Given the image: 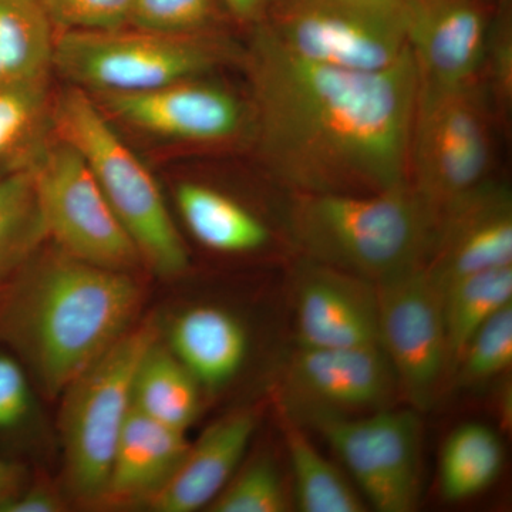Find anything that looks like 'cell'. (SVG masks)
<instances>
[{
	"instance_id": "6da1fadb",
	"label": "cell",
	"mask_w": 512,
	"mask_h": 512,
	"mask_svg": "<svg viewBox=\"0 0 512 512\" xmlns=\"http://www.w3.org/2000/svg\"><path fill=\"white\" fill-rule=\"evenodd\" d=\"M256 150L299 194H365L407 183L419 90L412 52L377 72L311 62L256 25L247 53Z\"/></svg>"
},
{
	"instance_id": "7a4b0ae2",
	"label": "cell",
	"mask_w": 512,
	"mask_h": 512,
	"mask_svg": "<svg viewBox=\"0 0 512 512\" xmlns=\"http://www.w3.org/2000/svg\"><path fill=\"white\" fill-rule=\"evenodd\" d=\"M143 293L133 274L39 248L0 284V345L55 397L136 325Z\"/></svg>"
},
{
	"instance_id": "3957f363",
	"label": "cell",
	"mask_w": 512,
	"mask_h": 512,
	"mask_svg": "<svg viewBox=\"0 0 512 512\" xmlns=\"http://www.w3.org/2000/svg\"><path fill=\"white\" fill-rule=\"evenodd\" d=\"M288 222L308 261L380 285L426 268L439 212L407 181L365 194L293 192Z\"/></svg>"
},
{
	"instance_id": "277c9868",
	"label": "cell",
	"mask_w": 512,
	"mask_h": 512,
	"mask_svg": "<svg viewBox=\"0 0 512 512\" xmlns=\"http://www.w3.org/2000/svg\"><path fill=\"white\" fill-rule=\"evenodd\" d=\"M53 123L60 140L89 165L143 264L167 278L184 274L190 256L157 181L93 97L76 86L66 90L53 110Z\"/></svg>"
},
{
	"instance_id": "5b68a950",
	"label": "cell",
	"mask_w": 512,
	"mask_h": 512,
	"mask_svg": "<svg viewBox=\"0 0 512 512\" xmlns=\"http://www.w3.org/2000/svg\"><path fill=\"white\" fill-rule=\"evenodd\" d=\"M491 140L490 93L483 77L456 84L419 82L407 180L440 214L487 181Z\"/></svg>"
},
{
	"instance_id": "8992f818",
	"label": "cell",
	"mask_w": 512,
	"mask_h": 512,
	"mask_svg": "<svg viewBox=\"0 0 512 512\" xmlns=\"http://www.w3.org/2000/svg\"><path fill=\"white\" fill-rule=\"evenodd\" d=\"M157 339L153 322L133 326L63 392L64 468L79 500L103 498L114 451L133 409L138 366Z\"/></svg>"
},
{
	"instance_id": "52a82bcc",
	"label": "cell",
	"mask_w": 512,
	"mask_h": 512,
	"mask_svg": "<svg viewBox=\"0 0 512 512\" xmlns=\"http://www.w3.org/2000/svg\"><path fill=\"white\" fill-rule=\"evenodd\" d=\"M225 59V47L207 33L164 35L136 28L63 30L53 66L79 89L130 93L195 79Z\"/></svg>"
},
{
	"instance_id": "ba28073f",
	"label": "cell",
	"mask_w": 512,
	"mask_h": 512,
	"mask_svg": "<svg viewBox=\"0 0 512 512\" xmlns=\"http://www.w3.org/2000/svg\"><path fill=\"white\" fill-rule=\"evenodd\" d=\"M311 62L377 72L407 52L404 0H275L256 23Z\"/></svg>"
},
{
	"instance_id": "9c48e42d",
	"label": "cell",
	"mask_w": 512,
	"mask_h": 512,
	"mask_svg": "<svg viewBox=\"0 0 512 512\" xmlns=\"http://www.w3.org/2000/svg\"><path fill=\"white\" fill-rule=\"evenodd\" d=\"M47 232L64 254L113 271L143 264L89 165L64 141L40 144L30 158Z\"/></svg>"
},
{
	"instance_id": "30bf717a",
	"label": "cell",
	"mask_w": 512,
	"mask_h": 512,
	"mask_svg": "<svg viewBox=\"0 0 512 512\" xmlns=\"http://www.w3.org/2000/svg\"><path fill=\"white\" fill-rule=\"evenodd\" d=\"M322 434L365 501L380 512H410L419 507L423 473V424L417 410H377L366 417L313 416Z\"/></svg>"
},
{
	"instance_id": "8fae6325",
	"label": "cell",
	"mask_w": 512,
	"mask_h": 512,
	"mask_svg": "<svg viewBox=\"0 0 512 512\" xmlns=\"http://www.w3.org/2000/svg\"><path fill=\"white\" fill-rule=\"evenodd\" d=\"M379 342L399 390L417 412L436 402L448 382L443 289L426 268L376 285Z\"/></svg>"
},
{
	"instance_id": "7c38bea8",
	"label": "cell",
	"mask_w": 512,
	"mask_h": 512,
	"mask_svg": "<svg viewBox=\"0 0 512 512\" xmlns=\"http://www.w3.org/2000/svg\"><path fill=\"white\" fill-rule=\"evenodd\" d=\"M285 412L306 419L387 409L399 392L380 345L322 349L298 346L284 375Z\"/></svg>"
},
{
	"instance_id": "4fadbf2b",
	"label": "cell",
	"mask_w": 512,
	"mask_h": 512,
	"mask_svg": "<svg viewBox=\"0 0 512 512\" xmlns=\"http://www.w3.org/2000/svg\"><path fill=\"white\" fill-rule=\"evenodd\" d=\"M101 111L151 136L212 144L237 137L248 121V110L222 87L178 80L141 92L97 93Z\"/></svg>"
},
{
	"instance_id": "5bb4252c",
	"label": "cell",
	"mask_w": 512,
	"mask_h": 512,
	"mask_svg": "<svg viewBox=\"0 0 512 512\" xmlns=\"http://www.w3.org/2000/svg\"><path fill=\"white\" fill-rule=\"evenodd\" d=\"M512 265V198L484 181L444 207L426 269L444 288L463 276Z\"/></svg>"
},
{
	"instance_id": "9a60e30c",
	"label": "cell",
	"mask_w": 512,
	"mask_h": 512,
	"mask_svg": "<svg viewBox=\"0 0 512 512\" xmlns=\"http://www.w3.org/2000/svg\"><path fill=\"white\" fill-rule=\"evenodd\" d=\"M407 43L419 82L456 84L483 73L488 0H404Z\"/></svg>"
},
{
	"instance_id": "2e32d148",
	"label": "cell",
	"mask_w": 512,
	"mask_h": 512,
	"mask_svg": "<svg viewBox=\"0 0 512 512\" xmlns=\"http://www.w3.org/2000/svg\"><path fill=\"white\" fill-rule=\"evenodd\" d=\"M296 336L306 348L380 345L376 285L308 261L296 281Z\"/></svg>"
},
{
	"instance_id": "e0dca14e",
	"label": "cell",
	"mask_w": 512,
	"mask_h": 512,
	"mask_svg": "<svg viewBox=\"0 0 512 512\" xmlns=\"http://www.w3.org/2000/svg\"><path fill=\"white\" fill-rule=\"evenodd\" d=\"M249 410L229 414L188 446L171 476L143 501L157 512H194L210 505L234 477L256 430Z\"/></svg>"
},
{
	"instance_id": "ac0fdd59",
	"label": "cell",
	"mask_w": 512,
	"mask_h": 512,
	"mask_svg": "<svg viewBox=\"0 0 512 512\" xmlns=\"http://www.w3.org/2000/svg\"><path fill=\"white\" fill-rule=\"evenodd\" d=\"M190 446L185 431L151 419L133 406L114 451L101 501H144L171 476Z\"/></svg>"
},
{
	"instance_id": "d6986e66",
	"label": "cell",
	"mask_w": 512,
	"mask_h": 512,
	"mask_svg": "<svg viewBox=\"0 0 512 512\" xmlns=\"http://www.w3.org/2000/svg\"><path fill=\"white\" fill-rule=\"evenodd\" d=\"M168 349L201 387L220 389L244 366L247 330L224 309L195 306L174 319L168 333Z\"/></svg>"
},
{
	"instance_id": "ffe728a7",
	"label": "cell",
	"mask_w": 512,
	"mask_h": 512,
	"mask_svg": "<svg viewBox=\"0 0 512 512\" xmlns=\"http://www.w3.org/2000/svg\"><path fill=\"white\" fill-rule=\"evenodd\" d=\"M175 200L191 234L207 248L244 254L268 244L269 229L264 222L224 192L183 183L178 185Z\"/></svg>"
},
{
	"instance_id": "44dd1931",
	"label": "cell",
	"mask_w": 512,
	"mask_h": 512,
	"mask_svg": "<svg viewBox=\"0 0 512 512\" xmlns=\"http://www.w3.org/2000/svg\"><path fill=\"white\" fill-rule=\"evenodd\" d=\"M201 384L168 346H150L138 366L133 406L173 429H190L201 407Z\"/></svg>"
},
{
	"instance_id": "7402d4cb",
	"label": "cell",
	"mask_w": 512,
	"mask_h": 512,
	"mask_svg": "<svg viewBox=\"0 0 512 512\" xmlns=\"http://www.w3.org/2000/svg\"><path fill=\"white\" fill-rule=\"evenodd\" d=\"M511 303L512 265L466 275L444 286L448 382L474 333Z\"/></svg>"
},
{
	"instance_id": "603a6c76",
	"label": "cell",
	"mask_w": 512,
	"mask_h": 512,
	"mask_svg": "<svg viewBox=\"0 0 512 512\" xmlns=\"http://www.w3.org/2000/svg\"><path fill=\"white\" fill-rule=\"evenodd\" d=\"M53 29L40 0H0V86L47 77Z\"/></svg>"
},
{
	"instance_id": "cb8c5ba5",
	"label": "cell",
	"mask_w": 512,
	"mask_h": 512,
	"mask_svg": "<svg viewBox=\"0 0 512 512\" xmlns=\"http://www.w3.org/2000/svg\"><path fill=\"white\" fill-rule=\"evenodd\" d=\"M284 416L286 448L293 474L295 503L303 512H363L367 510L365 498L357 493L348 478L340 473L316 450L298 421Z\"/></svg>"
},
{
	"instance_id": "d4e9b609",
	"label": "cell",
	"mask_w": 512,
	"mask_h": 512,
	"mask_svg": "<svg viewBox=\"0 0 512 512\" xmlns=\"http://www.w3.org/2000/svg\"><path fill=\"white\" fill-rule=\"evenodd\" d=\"M503 444L490 427L467 423L448 436L440 456V488L447 501L483 493L503 467Z\"/></svg>"
},
{
	"instance_id": "484cf974",
	"label": "cell",
	"mask_w": 512,
	"mask_h": 512,
	"mask_svg": "<svg viewBox=\"0 0 512 512\" xmlns=\"http://www.w3.org/2000/svg\"><path fill=\"white\" fill-rule=\"evenodd\" d=\"M47 239L30 165L0 175V284Z\"/></svg>"
},
{
	"instance_id": "4316f807",
	"label": "cell",
	"mask_w": 512,
	"mask_h": 512,
	"mask_svg": "<svg viewBox=\"0 0 512 512\" xmlns=\"http://www.w3.org/2000/svg\"><path fill=\"white\" fill-rule=\"evenodd\" d=\"M47 77L0 86V175L30 163L42 144Z\"/></svg>"
},
{
	"instance_id": "83f0119b",
	"label": "cell",
	"mask_w": 512,
	"mask_h": 512,
	"mask_svg": "<svg viewBox=\"0 0 512 512\" xmlns=\"http://www.w3.org/2000/svg\"><path fill=\"white\" fill-rule=\"evenodd\" d=\"M512 365V303L491 316L470 339L451 375L457 387L488 382Z\"/></svg>"
},
{
	"instance_id": "f1b7e54d",
	"label": "cell",
	"mask_w": 512,
	"mask_h": 512,
	"mask_svg": "<svg viewBox=\"0 0 512 512\" xmlns=\"http://www.w3.org/2000/svg\"><path fill=\"white\" fill-rule=\"evenodd\" d=\"M291 508L281 474L269 460H259L231 478L210 504L214 512H285Z\"/></svg>"
},
{
	"instance_id": "f546056e",
	"label": "cell",
	"mask_w": 512,
	"mask_h": 512,
	"mask_svg": "<svg viewBox=\"0 0 512 512\" xmlns=\"http://www.w3.org/2000/svg\"><path fill=\"white\" fill-rule=\"evenodd\" d=\"M222 0H133L131 28L164 35L207 33L220 16Z\"/></svg>"
},
{
	"instance_id": "4dcf8cb0",
	"label": "cell",
	"mask_w": 512,
	"mask_h": 512,
	"mask_svg": "<svg viewBox=\"0 0 512 512\" xmlns=\"http://www.w3.org/2000/svg\"><path fill=\"white\" fill-rule=\"evenodd\" d=\"M55 28L114 30L126 28L133 0H40Z\"/></svg>"
},
{
	"instance_id": "1f68e13d",
	"label": "cell",
	"mask_w": 512,
	"mask_h": 512,
	"mask_svg": "<svg viewBox=\"0 0 512 512\" xmlns=\"http://www.w3.org/2000/svg\"><path fill=\"white\" fill-rule=\"evenodd\" d=\"M32 406L28 376L18 357L0 350V431L26 420Z\"/></svg>"
},
{
	"instance_id": "d6a6232c",
	"label": "cell",
	"mask_w": 512,
	"mask_h": 512,
	"mask_svg": "<svg viewBox=\"0 0 512 512\" xmlns=\"http://www.w3.org/2000/svg\"><path fill=\"white\" fill-rule=\"evenodd\" d=\"M488 67V79L504 113L510 107L512 94V37L510 23L503 16L497 28L490 30L487 52H485L483 67Z\"/></svg>"
},
{
	"instance_id": "836d02e7",
	"label": "cell",
	"mask_w": 512,
	"mask_h": 512,
	"mask_svg": "<svg viewBox=\"0 0 512 512\" xmlns=\"http://www.w3.org/2000/svg\"><path fill=\"white\" fill-rule=\"evenodd\" d=\"M63 504L55 493L45 487L23 488L3 512H56Z\"/></svg>"
},
{
	"instance_id": "e575fe53",
	"label": "cell",
	"mask_w": 512,
	"mask_h": 512,
	"mask_svg": "<svg viewBox=\"0 0 512 512\" xmlns=\"http://www.w3.org/2000/svg\"><path fill=\"white\" fill-rule=\"evenodd\" d=\"M25 488V471L19 464L0 458V512Z\"/></svg>"
},
{
	"instance_id": "d590c367",
	"label": "cell",
	"mask_w": 512,
	"mask_h": 512,
	"mask_svg": "<svg viewBox=\"0 0 512 512\" xmlns=\"http://www.w3.org/2000/svg\"><path fill=\"white\" fill-rule=\"evenodd\" d=\"M232 18L242 23H258L265 18L275 0H222Z\"/></svg>"
}]
</instances>
